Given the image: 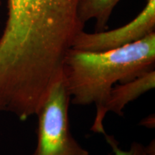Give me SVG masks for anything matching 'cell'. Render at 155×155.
<instances>
[{"label": "cell", "instance_id": "obj_1", "mask_svg": "<svg viewBox=\"0 0 155 155\" xmlns=\"http://www.w3.org/2000/svg\"><path fill=\"white\" fill-rule=\"evenodd\" d=\"M155 32L123 47L104 52L71 48L64 62L63 79L74 105L94 104L91 127L104 134V108L114 85L133 80L154 69Z\"/></svg>", "mask_w": 155, "mask_h": 155}, {"label": "cell", "instance_id": "obj_2", "mask_svg": "<svg viewBox=\"0 0 155 155\" xmlns=\"http://www.w3.org/2000/svg\"><path fill=\"white\" fill-rule=\"evenodd\" d=\"M71 96L63 78L52 86L35 114L38 143L34 155H90L70 130Z\"/></svg>", "mask_w": 155, "mask_h": 155}, {"label": "cell", "instance_id": "obj_3", "mask_svg": "<svg viewBox=\"0 0 155 155\" xmlns=\"http://www.w3.org/2000/svg\"><path fill=\"white\" fill-rule=\"evenodd\" d=\"M155 32V0H147L144 8L128 24L112 30L88 33L84 30L75 39L72 49L104 52L133 43Z\"/></svg>", "mask_w": 155, "mask_h": 155}, {"label": "cell", "instance_id": "obj_4", "mask_svg": "<svg viewBox=\"0 0 155 155\" xmlns=\"http://www.w3.org/2000/svg\"><path fill=\"white\" fill-rule=\"evenodd\" d=\"M155 71L150 70L133 80L114 85L104 108V115L113 112L124 115V109L128 104L154 88Z\"/></svg>", "mask_w": 155, "mask_h": 155}, {"label": "cell", "instance_id": "obj_5", "mask_svg": "<svg viewBox=\"0 0 155 155\" xmlns=\"http://www.w3.org/2000/svg\"><path fill=\"white\" fill-rule=\"evenodd\" d=\"M120 0H83L80 7L79 17L83 24L89 20L96 21V32L108 28V19L112 11Z\"/></svg>", "mask_w": 155, "mask_h": 155}, {"label": "cell", "instance_id": "obj_6", "mask_svg": "<svg viewBox=\"0 0 155 155\" xmlns=\"http://www.w3.org/2000/svg\"><path fill=\"white\" fill-rule=\"evenodd\" d=\"M106 140L108 144L110 145L113 155H147L145 147L138 142H133L130 146V148L127 150H123L120 149L118 145L117 141L112 136L108 135L107 134H104Z\"/></svg>", "mask_w": 155, "mask_h": 155}, {"label": "cell", "instance_id": "obj_7", "mask_svg": "<svg viewBox=\"0 0 155 155\" xmlns=\"http://www.w3.org/2000/svg\"><path fill=\"white\" fill-rule=\"evenodd\" d=\"M147 155H155V144L154 140L151 141V143L147 147H145Z\"/></svg>", "mask_w": 155, "mask_h": 155}, {"label": "cell", "instance_id": "obj_8", "mask_svg": "<svg viewBox=\"0 0 155 155\" xmlns=\"http://www.w3.org/2000/svg\"><path fill=\"white\" fill-rule=\"evenodd\" d=\"M1 2H2V0H0V5H1Z\"/></svg>", "mask_w": 155, "mask_h": 155}]
</instances>
